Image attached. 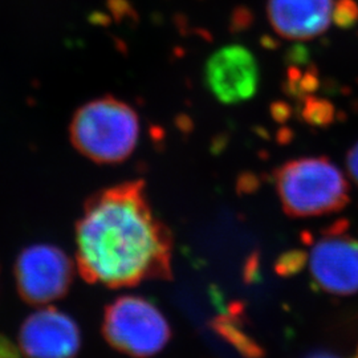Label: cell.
<instances>
[{
	"label": "cell",
	"mask_w": 358,
	"mask_h": 358,
	"mask_svg": "<svg viewBox=\"0 0 358 358\" xmlns=\"http://www.w3.org/2000/svg\"><path fill=\"white\" fill-rule=\"evenodd\" d=\"M71 141L96 164L113 165L128 159L140 138L137 112L115 97L84 103L71 122Z\"/></svg>",
	"instance_id": "obj_2"
},
{
	"label": "cell",
	"mask_w": 358,
	"mask_h": 358,
	"mask_svg": "<svg viewBox=\"0 0 358 358\" xmlns=\"http://www.w3.org/2000/svg\"><path fill=\"white\" fill-rule=\"evenodd\" d=\"M306 263L312 280L322 291L358 292V239L340 223L310 243Z\"/></svg>",
	"instance_id": "obj_6"
},
{
	"label": "cell",
	"mask_w": 358,
	"mask_h": 358,
	"mask_svg": "<svg viewBox=\"0 0 358 358\" xmlns=\"http://www.w3.org/2000/svg\"><path fill=\"white\" fill-rule=\"evenodd\" d=\"M77 268L110 288L171 278L173 238L154 214L142 180L94 194L76 226Z\"/></svg>",
	"instance_id": "obj_1"
},
{
	"label": "cell",
	"mask_w": 358,
	"mask_h": 358,
	"mask_svg": "<svg viewBox=\"0 0 358 358\" xmlns=\"http://www.w3.org/2000/svg\"><path fill=\"white\" fill-rule=\"evenodd\" d=\"M306 358H338L334 357L332 355H329V353H315V355H310V356H308Z\"/></svg>",
	"instance_id": "obj_12"
},
{
	"label": "cell",
	"mask_w": 358,
	"mask_h": 358,
	"mask_svg": "<svg viewBox=\"0 0 358 358\" xmlns=\"http://www.w3.org/2000/svg\"><path fill=\"white\" fill-rule=\"evenodd\" d=\"M346 165L350 178L358 185V142L349 150L346 157Z\"/></svg>",
	"instance_id": "obj_11"
},
{
	"label": "cell",
	"mask_w": 358,
	"mask_h": 358,
	"mask_svg": "<svg viewBox=\"0 0 358 358\" xmlns=\"http://www.w3.org/2000/svg\"><path fill=\"white\" fill-rule=\"evenodd\" d=\"M334 7V0H268L267 15L282 38L310 40L329 28Z\"/></svg>",
	"instance_id": "obj_9"
},
{
	"label": "cell",
	"mask_w": 358,
	"mask_h": 358,
	"mask_svg": "<svg viewBox=\"0 0 358 358\" xmlns=\"http://www.w3.org/2000/svg\"><path fill=\"white\" fill-rule=\"evenodd\" d=\"M358 7L357 4L352 0H340L334 7V16L333 20L338 23L340 26L349 27L357 22Z\"/></svg>",
	"instance_id": "obj_10"
},
{
	"label": "cell",
	"mask_w": 358,
	"mask_h": 358,
	"mask_svg": "<svg viewBox=\"0 0 358 358\" xmlns=\"http://www.w3.org/2000/svg\"><path fill=\"white\" fill-rule=\"evenodd\" d=\"M19 346L26 358H75L81 348V333L64 312L44 308L23 322Z\"/></svg>",
	"instance_id": "obj_7"
},
{
	"label": "cell",
	"mask_w": 358,
	"mask_h": 358,
	"mask_svg": "<svg viewBox=\"0 0 358 358\" xmlns=\"http://www.w3.org/2000/svg\"><path fill=\"white\" fill-rule=\"evenodd\" d=\"M73 273V262L52 244L27 247L15 263L17 292L32 306H45L62 299L72 285Z\"/></svg>",
	"instance_id": "obj_5"
},
{
	"label": "cell",
	"mask_w": 358,
	"mask_h": 358,
	"mask_svg": "<svg viewBox=\"0 0 358 358\" xmlns=\"http://www.w3.org/2000/svg\"><path fill=\"white\" fill-rule=\"evenodd\" d=\"M208 90L220 103H244L255 96L260 73L252 52L242 45H227L211 55L205 68Z\"/></svg>",
	"instance_id": "obj_8"
},
{
	"label": "cell",
	"mask_w": 358,
	"mask_h": 358,
	"mask_svg": "<svg viewBox=\"0 0 358 358\" xmlns=\"http://www.w3.org/2000/svg\"><path fill=\"white\" fill-rule=\"evenodd\" d=\"M103 332L105 340L118 352L136 358L155 356L171 337L164 313L140 296H122L108 306Z\"/></svg>",
	"instance_id": "obj_4"
},
{
	"label": "cell",
	"mask_w": 358,
	"mask_h": 358,
	"mask_svg": "<svg viewBox=\"0 0 358 358\" xmlns=\"http://www.w3.org/2000/svg\"><path fill=\"white\" fill-rule=\"evenodd\" d=\"M275 182L282 208L289 217L332 214L349 201L345 176L325 157L289 161L276 170Z\"/></svg>",
	"instance_id": "obj_3"
}]
</instances>
